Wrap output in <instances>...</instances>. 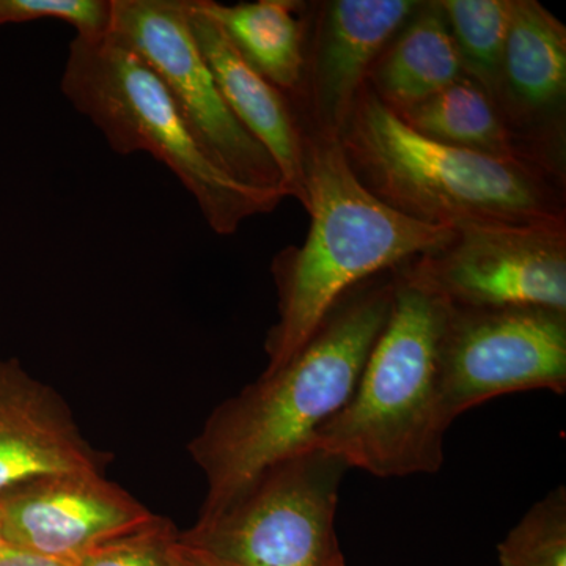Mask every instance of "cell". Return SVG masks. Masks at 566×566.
Returning a JSON list of instances; mask_svg holds the SVG:
<instances>
[{
    "label": "cell",
    "mask_w": 566,
    "mask_h": 566,
    "mask_svg": "<svg viewBox=\"0 0 566 566\" xmlns=\"http://www.w3.org/2000/svg\"><path fill=\"white\" fill-rule=\"evenodd\" d=\"M395 270L360 282L331 308L290 363L223 401L191 444L207 479L199 520L222 512L256 476L311 449L356 389L392 311Z\"/></svg>",
    "instance_id": "cell-1"
},
{
    "label": "cell",
    "mask_w": 566,
    "mask_h": 566,
    "mask_svg": "<svg viewBox=\"0 0 566 566\" xmlns=\"http://www.w3.org/2000/svg\"><path fill=\"white\" fill-rule=\"evenodd\" d=\"M311 229L271 263L277 322L264 342L273 374L293 359L335 303L360 282L436 251L455 237L395 211L357 180L340 142L303 137Z\"/></svg>",
    "instance_id": "cell-2"
},
{
    "label": "cell",
    "mask_w": 566,
    "mask_h": 566,
    "mask_svg": "<svg viewBox=\"0 0 566 566\" xmlns=\"http://www.w3.org/2000/svg\"><path fill=\"white\" fill-rule=\"evenodd\" d=\"M338 142L357 180L416 221L453 230L566 223L565 177L428 139L368 84Z\"/></svg>",
    "instance_id": "cell-3"
},
{
    "label": "cell",
    "mask_w": 566,
    "mask_h": 566,
    "mask_svg": "<svg viewBox=\"0 0 566 566\" xmlns=\"http://www.w3.org/2000/svg\"><path fill=\"white\" fill-rule=\"evenodd\" d=\"M389 318L348 403L312 447L379 479L436 474L444 464L449 417L439 378V340L449 304L395 268Z\"/></svg>",
    "instance_id": "cell-4"
},
{
    "label": "cell",
    "mask_w": 566,
    "mask_h": 566,
    "mask_svg": "<svg viewBox=\"0 0 566 566\" xmlns=\"http://www.w3.org/2000/svg\"><path fill=\"white\" fill-rule=\"evenodd\" d=\"M61 88L118 155L148 153L191 193L212 232L230 237L253 216L274 211L282 191L234 181L208 158L169 92L136 52L104 35L71 41Z\"/></svg>",
    "instance_id": "cell-5"
},
{
    "label": "cell",
    "mask_w": 566,
    "mask_h": 566,
    "mask_svg": "<svg viewBox=\"0 0 566 566\" xmlns=\"http://www.w3.org/2000/svg\"><path fill=\"white\" fill-rule=\"evenodd\" d=\"M346 471L344 461L311 447L178 536L214 566H346L335 532Z\"/></svg>",
    "instance_id": "cell-6"
},
{
    "label": "cell",
    "mask_w": 566,
    "mask_h": 566,
    "mask_svg": "<svg viewBox=\"0 0 566 566\" xmlns=\"http://www.w3.org/2000/svg\"><path fill=\"white\" fill-rule=\"evenodd\" d=\"M107 33L155 71L192 136L223 174L249 188L286 196L273 156L227 106L193 36L188 0H112Z\"/></svg>",
    "instance_id": "cell-7"
},
{
    "label": "cell",
    "mask_w": 566,
    "mask_h": 566,
    "mask_svg": "<svg viewBox=\"0 0 566 566\" xmlns=\"http://www.w3.org/2000/svg\"><path fill=\"white\" fill-rule=\"evenodd\" d=\"M439 378L450 422L506 394L566 390V312L455 307L439 340Z\"/></svg>",
    "instance_id": "cell-8"
},
{
    "label": "cell",
    "mask_w": 566,
    "mask_h": 566,
    "mask_svg": "<svg viewBox=\"0 0 566 566\" xmlns=\"http://www.w3.org/2000/svg\"><path fill=\"white\" fill-rule=\"evenodd\" d=\"M398 273L455 307L566 312V223L468 226Z\"/></svg>",
    "instance_id": "cell-9"
},
{
    "label": "cell",
    "mask_w": 566,
    "mask_h": 566,
    "mask_svg": "<svg viewBox=\"0 0 566 566\" xmlns=\"http://www.w3.org/2000/svg\"><path fill=\"white\" fill-rule=\"evenodd\" d=\"M419 3L307 2L303 71L296 91L286 96L301 136L338 140L371 66Z\"/></svg>",
    "instance_id": "cell-10"
},
{
    "label": "cell",
    "mask_w": 566,
    "mask_h": 566,
    "mask_svg": "<svg viewBox=\"0 0 566 566\" xmlns=\"http://www.w3.org/2000/svg\"><path fill=\"white\" fill-rule=\"evenodd\" d=\"M156 517L104 472L40 476L0 494L7 546L61 560L77 562Z\"/></svg>",
    "instance_id": "cell-11"
},
{
    "label": "cell",
    "mask_w": 566,
    "mask_h": 566,
    "mask_svg": "<svg viewBox=\"0 0 566 566\" xmlns=\"http://www.w3.org/2000/svg\"><path fill=\"white\" fill-rule=\"evenodd\" d=\"M493 99L523 139L565 169L566 28L538 0H513Z\"/></svg>",
    "instance_id": "cell-12"
},
{
    "label": "cell",
    "mask_w": 566,
    "mask_h": 566,
    "mask_svg": "<svg viewBox=\"0 0 566 566\" xmlns=\"http://www.w3.org/2000/svg\"><path fill=\"white\" fill-rule=\"evenodd\" d=\"M107 460L52 387L0 357V494L40 476L104 472Z\"/></svg>",
    "instance_id": "cell-13"
},
{
    "label": "cell",
    "mask_w": 566,
    "mask_h": 566,
    "mask_svg": "<svg viewBox=\"0 0 566 566\" xmlns=\"http://www.w3.org/2000/svg\"><path fill=\"white\" fill-rule=\"evenodd\" d=\"M189 3V22L227 106L245 132L273 156L286 196L308 207L305 188L304 147L289 98L238 54L222 29Z\"/></svg>",
    "instance_id": "cell-14"
},
{
    "label": "cell",
    "mask_w": 566,
    "mask_h": 566,
    "mask_svg": "<svg viewBox=\"0 0 566 566\" xmlns=\"http://www.w3.org/2000/svg\"><path fill=\"white\" fill-rule=\"evenodd\" d=\"M395 114L428 139L565 177L564 167L523 139L505 120L485 88L468 74L430 98Z\"/></svg>",
    "instance_id": "cell-15"
},
{
    "label": "cell",
    "mask_w": 566,
    "mask_h": 566,
    "mask_svg": "<svg viewBox=\"0 0 566 566\" xmlns=\"http://www.w3.org/2000/svg\"><path fill=\"white\" fill-rule=\"evenodd\" d=\"M438 0L420 2L371 66L367 84L394 112L430 98L464 76Z\"/></svg>",
    "instance_id": "cell-16"
},
{
    "label": "cell",
    "mask_w": 566,
    "mask_h": 566,
    "mask_svg": "<svg viewBox=\"0 0 566 566\" xmlns=\"http://www.w3.org/2000/svg\"><path fill=\"white\" fill-rule=\"evenodd\" d=\"M214 21L238 54L285 96L301 80L304 63L305 7L300 0H256L223 6L193 0Z\"/></svg>",
    "instance_id": "cell-17"
},
{
    "label": "cell",
    "mask_w": 566,
    "mask_h": 566,
    "mask_svg": "<svg viewBox=\"0 0 566 566\" xmlns=\"http://www.w3.org/2000/svg\"><path fill=\"white\" fill-rule=\"evenodd\" d=\"M464 73L493 98L501 71L513 0H438Z\"/></svg>",
    "instance_id": "cell-18"
},
{
    "label": "cell",
    "mask_w": 566,
    "mask_h": 566,
    "mask_svg": "<svg viewBox=\"0 0 566 566\" xmlns=\"http://www.w3.org/2000/svg\"><path fill=\"white\" fill-rule=\"evenodd\" d=\"M501 566H566V488L528 509L497 546Z\"/></svg>",
    "instance_id": "cell-19"
},
{
    "label": "cell",
    "mask_w": 566,
    "mask_h": 566,
    "mask_svg": "<svg viewBox=\"0 0 566 566\" xmlns=\"http://www.w3.org/2000/svg\"><path fill=\"white\" fill-rule=\"evenodd\" d=\"M178 535L172 523L156 517L148 526L96 546L76 566H170V545Z\"/></svg>",
    "instance_id": "cell-20"
},
{
    "label": "cell",
    "mask_w": 566,
    "mask_h": 566,
    "mask_svg": "<svg viewBox=\"0 0 566 566\" xmlns=\"http://www.w3.org/2000/svg\"><path fill=\"white\" fill-rule=\"evenodd\" d=\"M3 24L57 20L76 29V35L109 32L112 0H0Z\"/></svg>",
    "instance_id": "cell-21"
},
{
    "label": "cell",
    "mask_w": 566,
    "mask_h": 566,
    "mask_svg": "<svg viewBox=\"0 0 566 566\" xmlns=\"http://www.w3.org/2000/svg\"><path fill=\"white\" fill-rule=\"evenodd\" d=\"M0 566H76V562L36 556V554L7 546L0 553Z\"/></svg>",
    "instance_id": "cell-22"
},
{
    "label": "cell",
    "mask_w": 566,
    "mask_h": 566,
    "mask_svg": "<svg viewBox=\"0 0 566 566\" xmlns=\"http://www.w3.org/2000/svg\"><path fill=\"white\" fill-rule=\"evenodd\" d=\"M169 564L170 566H214L202 553L182 543L178 535L170 545Z\"/></svg>",
    "instance_id": "cell-23"
},
{
    "label": "cell",
    "mask_w": 566,
    "mask_h": 566,
    "mask_svg": "<svg viewBox=\"0 0 566 566\" xmlns=\"http://www.w3.org/2000/svg\"><path fill=\"white\" fill-rule=\"evenodd\" d=\"M7 543L6 538H3V531H2V521H0V553H2L3 549H6Z\"/></svg>",
    "instance_id": "cell-24"
},
{
    "label": "cell",
    "mask_w": 566,
    "mask_h": 566,
    "mask_svg": "<svg viewBox=\"0 0 566 566\" xmlns=\"http://www.w3.org/2000/svg\"><path fill=\"white\" fill-rule=\"evenodd\" d=\"M0 25H3L2 11H0Z\"/></svg>",
    "instance_id": "cell-25"
}]
</instances>
